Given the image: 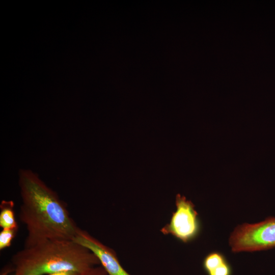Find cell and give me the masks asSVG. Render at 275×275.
Masks as SVG:
<instances>
[{"instance_id":"6","label":"cell","mask_w":275,"mask_h":275,"mask_svg":"<svg viewBox=\"0 0 275 275\" xmlns=\"http://www.w3.org/2000/svg\"><path fill=\"white\" fill-rule=\"evenodd\" d=\"M208 275H231L232 270L224 256L218 252L208 254L203 262Z\"/></svg>"},{"instance_id":"7","label":"cell","mask_w":275,"mask_h":275,"mask_svg":"<svg viewBox=\"0 0 275 275\" xmlns=\"http://www.w3.org/2000/svg\"><path fill=\"white\" fill-rule=\"evenodd\" d=\"M0 227L2 229L18 228L12 200H2L0 204Z\"/></svg>"},{"instance_id":"3","label":"cell","mask_w":275,"mask_h":275,"mask_svg":"<svg viewBox=\"0 0 275 275\" xmlns=\"http://www.w3.org/2000/svg\"><path fill=\"white\" fill-rule=\"evenodd\" d=\"M233 252H255L275 248V217L237 226L229 238Z\"/></svg>"},{"instance_id":"2","label":"cell","mask_w":275,"mask_h":275,"mask_svg":"<svg viewBox=\"0 0 275 275\" xmlns=\"http://www.w3.org/2000/svg\"><path fill=\"white\" fill-rule=\"evenodd\" d=\"M13 275H46L74 270L83 272L100 265L88 249L73 240L49 239L23 247L12 257Z\"/></svg>"},{"instance_id":"8","label":"cell","mask_w":275,"mask_h":275,"mask_svg":"<svg viewBox=\"0 0 275 275\" xmlns=\"http://www.w3.org/2000/svg\"><path fill=\"white\" fill-rule=\"evenodd\" d=\"M18 228L2 229L0 232V250L10 247L18 232Z\"/></svg>"},{"instance_id":"4","label":"cell","mask_w":275,"mask_h":275,"mask_svg":"<svg viewBox=\"0 0 275 275\" xmlns=\"http://www.w3.org/2000/svg\"><path fill=\"white\" fill-rule=\"evenodd\" d=\"M176 206L170 222L161 229V232L164 235H171L183 242H188L199 233L198 214L193 203L183 196H177Z\"/></svg>"},{"instance_id":"5","label":"cell","mask_w":275,"mask_h":275,"mask_svg":"<svg viewBox=\"0 0 275 275\" xmlns=\"http://www.w3.org/2000/svg\"><path fill=\"white\" fill-rule=\"evenodd\" d=\"M73 240L90 250L108 275H131L122 267L116 252L88 232L80 229Z\"/></svg>"},{"instance_id":"10","label":"cell","mask_w":275,"mask_h":275,"mask_svg":"<svg viewBox=\"0 0 275 275\" xmlns=\"http://www.w3.org/2000/svg\"><path fill=\"white\" fill-rule=\"evenodd\" d=\"M83 272H79L77 271H74V270H67V271H63L52 273L48 274L46 275H81V273Z\"/></svg>"},{"instance_id":"9","label":"cell","mask_w":275,"mask_h":275,"mask_svg":"<svg viewBox=\"0 0 275 275\" xmlns=\"http://www.w3.org/2000/svg\"><path fill=\"white\" fill-rule=\"evenodd\" d=\"M81 275H108V274L104 268L100 265L90 268Z\"/></svg>"},{"instance_id":"1","label":"cell","mask_w":275,"mask_h":275,"mask_svg":"<svg viewBox=\"0 0 275 275\" xmlns=\"http://www.w3.org/2000/svg\"><path fill=\"white\" fill-rule=\"evenodd\" d=\"M18 176L21 198L19 217L27 231L23 247L49 239L73 240L80 228L66 203L33 171L21 170Z\"/></svg>"}]
</instances>
